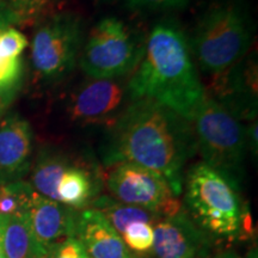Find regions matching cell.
<instances>
[{
	"label": "cell",
	"instance_id": "1",
	"mask_svg": "<svg viewBox=\"0 0 258 258\" xmlns=\"http://www.w3.org/2000/svg\"><path fill=\"white\" fill-rule=\"evenodd\" d=\"M196 152L191 121L147 98L135 99L115 123L104 129L99 147L105 166L134 163L156 171L176 198L183 191L185 163Z\"/></svg>",
	"mask_w": 258,
	"mask_h": 258
},
{
	"label": "cell",
	"instance_id": "2",
	"mask_svg": "<svg viewBox=\"0 0 258 258\" xmlns=\"http://www.w3.org/2000/svg\"><path fill=\"white\" fill-rule=\"evenodd\" d=\"M134 99L147 98L192 121L206 89L192 62L184 32L172 19L151 30L140 63L129 78Z\"/></svg>",
	"mask_w": 258,
	"mask_h": 258
},
{
	"label": "cell",
	"instance_id": "3",
	"mask_svg": "<svg viewBox=\"0 0 258 258\" xmlns=\"http://www.w3.org/2000/svg\"><path fill=\"white\" fill-rule=\"evenodd\" d=\"M253 40V23L241 0H220L199 18L188 42L199 67L218 77L246 56Z\"/></svg>",
	"mask_w": 258,
	"mask_h": 258
},
{
	"label": "cell",
	"instance_id": "4",
	"mask_svg": "<svg viewBox=\"0 0 258 258\" xmlns=\"http://www.w3.org/2000/svg\"><path fill=\"white\" fill-rule=\"evenodd\" d=\"M188 215L209 237L234 239L241 230L243 212L237 186L207 164L190 167L183 180Z\"/></svg>",
	"mask_w": 258,
	"mask_h": 258
},
{
	"label": "cell",
	"instance_id": "5",
	"mask_svg": "<svg viewBox=\"0 0 258 258\" xmlns=\"http://www.w3.org/2000/svg\"><path fill=\"white\" fill-rule=\"evenodd\" d=\"M191 123L203 163L240 189L247 143L246 128L239 118L206 95Z\"/></svg>",
	"mask_w": 258,
	"mask_h": 258
},
{
	"label": "cell",
	"instance_id": "6",
	"mask_svg": "<svg viewBox=\"0 0 258 258\" xmlns=\"http://www.w3.org/2000/svg\"><path fill=\"white\" fill-rule=\"evenodd\" d=\"M140 35L116 17L101 19L89 34L78 62L93 79H114L134 73L145 53Z\"/></svg>",
	"mask_w": 258,
	"mask_h": 258
},
{
	"label": "cell",
	"instance_id": "7",
	"mask_svg": "<svg viewBox=\"0 0 258 258\" xmlns=\"http://www.w3.org/2000/svg\"><path fill=\"white\" fill-rule=\"evenodd\" d=\"M84 42L82 18L73 12L53 14L43 19L31 42V63L42 80L66 78L79 60Z\"/></svg>",
	"mask_w": 258,
	"mask_h": 258
},
{
	"label": "cell",
	"instance_id": "8",
	"mask_svg": "<svg viewBox=\"0 0 258 258\" xmlns=\"http://www.w3.org/2000/svg\"><path fill=\"white\" fill-rule=\"evenodd\" d=\"M132 76V74H131ZM89 78L71 92L66 111L72 124L78 127H110L135 99L129 89V78Z\"/></svg>",
	"mask_w": 258,
	"mask_h": 258
},
{
	"label": "cell",
	"instance_id": "9",
	"mask_svg": "<svg viewBox=\"0 0 258 258\" xmlns=\"http://www.w3.org/2000/svg\"><path fill=\"white\" fill-rule=\"evenodd\" d=\"M106 186L112 198L125 205L172 215L182 209L166 179L156 171L134 163L111 166Z\"/></svg>",
	"mask_w": 258,
	"mask_h": 258
},
{
	"label": "cell",
	"instance_id": "10",
	"mask_svg": "<svg viewBox=\"0 0 258 258\" xmlns=\"http://www.w3.org/2000/svg\"><path fill=\"white\" fill-rule=\"evenodd\" d=\"M153 231V258H207L211 251V237L183 209L161 218Z\"/></svg>",
	"mask_w": 258,
	"mask_h": 258
},
{
	"label": "cell",
	"instance_id": "11",
	"mask_svg": "<svg viewBox=\"0 0 258 258\" xmlns=\"http://www.w3.org/2000/svg\"><path fill=\"white\" fill-rule=\"evenodd\" d=\"M77 214L76 209L35 191L27 211L34 258H44L51 247L74 237Z\"/></svg>",
	"mask_w": 258,
	"mask_h": 258
},
{
	"label": "cell",
	"instance_id": "12",
	"mask_svg": "<svg viewBox=\"0 0 258 258\" xmlns=\"http://www.w3.org/2000/svg\"><path fill=\"white\" fill-rule=\"evenodd\" d=\"M239 120H257V60L244 56L217 77L213 92L206 93Z\"/></svg>",
	"mask_w": 258,
	"mask_h": 258
},
{
	"label": "cell",
	"instance_id": "13",
	"mask_svg": "<svg viewBox=\"0 0 258 258\" xmlns=\"http://www.w3.org/2000/svg\"><path fill=\"white\" fill-rule=\"evenodd\" d=\"M31 125L18 114L0 122V185L23 180L31 165Z\"/></svg>",
	"mask_w": 258,
	"mask_h": 258
},
{
	"label": "cell",
	"instance_id": "14",
	"mask_svg": "<svg viewBox=\"0 0 258 258\" xmlns=\"http://www.w3.org/2000/svg\"><path fill=\"white\" fill-rule=\"evenodd\" d=\"M74 237L82 243L89 258H135L121 235L92 208L78 212Z\"/></svg>",
	"mask_w": 258,
	"mask_h": 258
},
{
	"label": "cell",
	"instance_id": "15",
	"mask_svg": "<svg viewBox=\"0 0 258 258\" xmlns=\"http://www.w3.org/2000/svg\"><path fill=\"white\" fill-rule=\"evenodd\" d=\"M102 188L98 166L88 157H73L57 183V200L76 211L91 205Z\"/></svg>",
	"mask_w": 258,
	"mask_h": 258
},
{
	"label": "cell",
	"instance_id": "16",
	"mask_svg": "<svg viewBox=\"0 0 258 258\" xmlns=\"http://www.w3.org/2000/svg\"><path fill=\"white\" fill-rule=\"evenodd\" d=\"M72 159L73 156L64 153L59 148L42 150L32 167L30 180L32 189L43 198L59 202L56 192L57 183Z\"/></svg>",
	"mask_w": 258,
	"mask_h": 258
},
{
	"label": "cell",
	"instance_id": "17",
	"mask_svg": "<svg viewBox=\"0 0 258 258\" xmlns=\"http://www.w3.org/2000/svg\"><path fill=\"white\" fill-rule=\"evenodd\" d=\"M90 206L92 209L101 213L105 220L120 235H122L125 228L133 222L145 221L153 225L154 227V225L161 218L165 217L161 213L150 211V209L125 205L110 196H97Z\"/></svg>",
	"mask_w": 258,
	"mask_h": 258
},
{
	"label": "cell",
	"instance_id": "18",
	"mask_svg": "<svg viewBox=\"0 0 258 258\" xmlns=\"http://www.w3.org/2000/svg\"><path fill=\"white\" fill-rule=\"evenodd\" d=\"M5 258H34L27 212L6 215L4 230Z\"/></svg>",
	"mask_w": 258,
	"mask_h": 258
},
{
	"label": "cell",
	"instance_id": "19",
	"mask_svg": "<svg viewBox=\"0 0 258 258\" xmlns=\"http://www.w3.org/2000/svg\"><path fill=\"white\" fill-rule=\"evenodd\" d=\"M35 190L24 180L0 185V214L15 215L28 211Z\"/></svg>",
	"mask_w": 258,
	"mask_h": 258
},
{
	"label": "cell",
	"instance_id": "20",
	"mask_svg": "<svg viewBox=\"0 0 258 258\" xmlns=\"http://www.w3.org/2000/svg\"><path fill=\"white\" fill-rule=\"evenodd\" d=\"M121 238L131 252L143 254L150 252L154 240L153 225L145 221L133 222L125 228Z\"/></svg>",
	"mask_w": 258,
	"mask_h": 258
},
{
	"label": "cell",
	"instance_id": "21",
	"mask_svg": "<svg viewBox=\"0 0 258 258\" xmlns=\"http://www.w3.org/2000/svg\"><path fill=\"white\" fill-rule=\"evenodd\" d=\"M27 46V37L21 31L9 28L0 32V56L19 57Z\"/></svg>",
	"mask_w": 258,
	"mask_h": 258
},
{
	"label": "cell",
	"instance_id": "22",
	"mask_svg": "<svg viewBox=\"0 0 258 258\" xmlns=\"http://www.w3.org/2000/svg\"><path fill=\"white\" fill-rule=\"evenodd\" d=\"M62 0H27L23 22H34L53 15ZM22 22V23H23Z\"/></svg>",
	"mask_w": 258,
	"mask_h": 258
},
{
	"label": "cell",
	"instance_id": "23",
	"mask_svg": "<svg viewBox=\"0 0 258 258\" xmlns=\"http://www.w3.org/2000/svg\"><path fill=\"white\" fill-rule=\"evenodd\" d=\"M44 258H89L82 243L76 237H71L56 244Z\"/></svg>",
	"mask_w": 258,
	"mask_h": 258
},
{
	"label": "cell",
	"instance_id": "24",
	"mask_svg": "<svg viewBox=\"0 0 258 258\" xmlns=\"http://www.w3.org/2000/svg\"><path fill=\"white\" fill-rule=\"evenodd\" d=\"M128 6L135 9H145L151 11H169L182 9L191 0H122Z\"/></svg>",
	"mask_w": 258,
	"mask_h": 258
},
{
	"label": "cell",
	"instance_id": "25",
	"mask_svg": "<svg viewBox=\"0 0 258 258\" xmlns=\"http://www.w3.org/2000/svg\"><path fill=\"white\" fill-rule=\"evenodd\" d=\"M19 23V17L10 6L8 0H0V32Z\"/></svg>",
	"mask_w": 258,
	"mask_h": 258
},
{
	"label": "cell",
	"instance_id": "26",
	"mask_svg": "<svg viewBox=\"0 0 258 258\" xmlns=\"http://www.w3.org/2000/svg\"><path fill=\"white\" fill-rule=\"evenodd\" d=\"M257 120L251 121L249 127L246 128V143L247 148L254 154V157H257V151H258V138H257Z\"/></svg>",
	"mask_w": 258,
	"mask_h": 258
},
{
	"label": "cell",
	"instance_id": "27",
	"mask_svg": "<svg viewBox=\"0 0 258 258\" xmlns=\"http://www.w3.org/2000/svg\"><path fill=\"white\" fill-rule=\"evenodd\" d=\"M8 3L11 6L12 10L17 14L21 23L23 22V15L25 11V6H27V0H8Z\"/></svg>",
	"mask_w": 258,
	"mask_h": 258
},
{
	"label": "cell",
	"instance_id": "28",
	"mask_svg": "<svg viewBox=\"0 0 258 258\" xmlns=\"http://www.w3.org/2000/svg\"><path fill=\"white\" fill-rule=\"evenodd\" d=\"M6 215L0 214V258L4 257V230H5Z\"/></svg>",
	"mask_w": 258,
	"mask_h": 258
},
{
	"label": "cell",
	"instance_id": "29",
	"mask_svg": "<svg viewBox=\"0 0 258 258\" xmlns=\"http://www.w3.org/2000/svg\"><path fill=\"white\" fill-rule=\"evenodd\" d=\"M214 258H256V254H249L247 257H241L239 254L231 252V251H226V252H221L217 254Z\"/></svg>",
	"mask_w": 258,
	"mask_h": 258
}]
</instances>
